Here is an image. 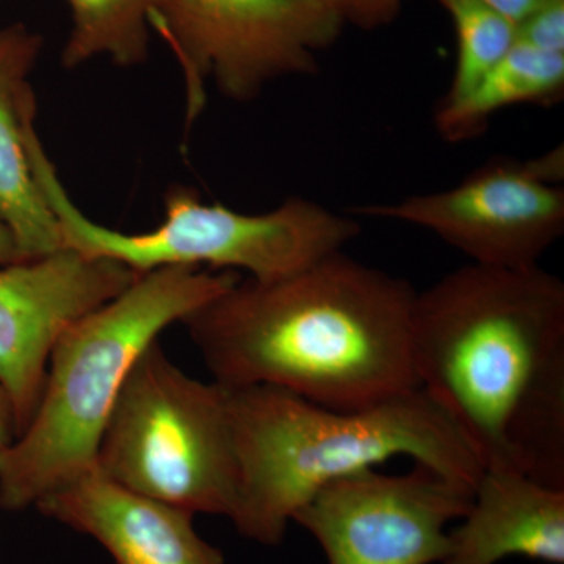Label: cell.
Here are the masks:
<instances>
[{"instance_id":"obj_8","label":"cell","mask_w":564,"mask_h":564,"mask_svg":"<svg viewBox=\"0 0 564 564\" xmlns=\"http://www.w3.org/2000/svg\"><path fill=\"white\" fill-rule=\"evenodd\" d=\"M563 148L519 162L496 158L455 187L356 207L358 217L426 229L473 263L527 269L564 232Z\"/></svg>"},{"instance_id":"obj_4","label":"cell","mask_w":564,"mask_h":564,"mask_svg":"<svg viewBox=\"0 0 564 564\" xmlns=\"http://www.w3.org/2000/svg\"><path fill=\"white\" fill-rule=\"evenodd\" d=\"M239 280L234 272L161 267L73 323L51 352L35 414L0 451V508H35L95 470L106 423L143 351Z\"/></svg>"},{"instance_id":"obj_19","label":"cell","mask_w":564,"mask_h":564,"mask_svg":"<svg viewBox=\"0 0 564 564\" xmlns=\"http://www.w3.org/2000/svg\"><path fill=\"white\" fill-rule=\"evenodd\" d=\"M477 2L518 29L522 22L543 9L551 0H477Z\"/></svg>"},{"instance_id":"obj_14","label":"cell","mask_w":564,"mask_h":564,"mask_svg":"<svg viewBox=\"0 0 564 564\" xmlns=\"http://www.w3.org/2000/svg\"><path fill=\"white\" fill-rule=\"evenodd\" d=\"M564 96V54L516 40L502 61L455 102L437 106L434 128L445 141L462 143L481 135L497 111L508 107L554 106Z\"/></svg>"},{"instance_id":"obj_10","label":"cell","mask_w":564,"mask_h":564,"mask_svg":"<svg viewBox=\"0 0 564 564\" xmlns=\"http://www.w3.org/2000/svg\"><path fill=\"white\" fill-rule=\"evenodd\" d=\"M139 274L69 248L0 267V386L13 406L17 437L35 414L62 334L124 292Z\"/></svg>"},{"instance_id":"obj_11","label":"cell","mask_w":564,"mask_h":564,"mask_svg":"<svg viewBox=\"0 0 564 564\" xmlns=\"http://www.w3.org/2000/svg\"><path fill=\"white\" fill-rule=\"evenodd\" d=\"M36 510L106 549L115 564H226L193 525V514L84 475L36 503Z\"/></svg>"},{"instance_id":"obj_12","label":"cell","mask_w":564,"mask_h":564,"mask_svg":"<svg viewBox=\"0 0 564 564\" xmlns=\"http://www.w3.org/2000/svg\"><path fill=\"white\" fill-rule=\"evenodd\" d=\"M448 536L441 564H497L508 556L564 564V489L516 470H484Z\"/></svg>"},{"instance_id":"obj_21","label":"cell","mask_w":564,"mask_h":564,"mask_svg":"<svg viewBox=\"0 0 564 564\" xmlns=\"http://www.w3.org/2000/svg\"><path fill=\"white\" fill-rule=\"evenodd\" d=\"M20 262L18 259L17 245L13 236L6 225L0 221V267L10 265V263Z\"/></svg>"},{"instance_id":"obj_22","label":"cell","mask_w":564,"mask_h":564,"mask_svg":"<svg viewBox=\"0 0 564 564\" xmlns=\"http://www.w3.org/2000/svg\"><path fill=\"white\" fill-rule=\"evenodd\" d=\"M437 2H440V3H441V6H443V7H444V6H445V3H447V0H437Z\"/></svg>"},{"instance_id":"obj_7","label":"cell","mask_w":564,"mask_h":564,"mask_svg":"<svg viewBox=\"0 0 564 564\" xmlns=\"http://www.w3.org/2000/svg\"><path fill=\"white\" fill-rule=\"evenodd\" d=\"M344 25L326 0H155L150 14L184 74L187 122L202 113L209 79L248 102L270 82L314 76Z\"/></svg>"},{"instance_id":"obj_16","label":"cell","mask_w":564,"mask_h":564,"mask_svg":"<svg viewBox=\"0 0 564 564\" xmlns=\"http://www.w3.org/2000/svg\"><path fill=\"white\" fill-rule=\"evenodd\" d=\"M456 33V63L443 104L455 102L473 90L514 46L518 35L510 22L477 0H447Z\"/></svg>"},{"instance_id":"obj_18","label":"cell","mask_w":564,"mask_h":564,"mask_svg":"<svg viewBox=\"0 0 564 564\" xmlns=\"http://www.w3.org/2000/svg\"><path fill=\"white\" fill-rule=\"evenodd\" d=\"M343 18L344 24H352L364 31L383 28L395 20L403 0H326Z\"/></svg>"},{"instance_id":"obj_17","label":"cell","mask_w":564,"mask_h":564,"mask_svg":"<svg viewBox=\"0 0 564 564\" xmlns=\"http://www.w3.org/2000/svg\"><path fill=\"white\" fill-rule=\"evenodd\" d=\"M522 43L536 50L564 54V0H551L516 29Z\"/></svg>"},{"instance_id":"obj_15","label":"cell","mask_w":564,"mask_h":564,"mask_svg":"<svg viewBox=\"0 0 564 564\" xmlns=\"http://www.w3.org/2000/svg\"><path fill=\"white\" fill-rule=\"evenodd\" d=\"M73 31L63 50L66 68H76L98 55L120 66L147 61L150 14L155 0H68Z\"/></svg>"},{"instance_id":"obj_2","label":"cell","mask_w":564,"mask_h":564,"mask_svg":"<svg viewBox=\"0 0 564 564\" xmlns=\"http://www.w3.org/2000/svg\"><path fill=\"white\" fill-rule=\"evenodd\" d=\"M415 296L343 250L280 280H239L182 323L215 383L358 410L419 388Z\"/></svg>"},{"instance_id":"obj_5","label":"cell","mask_w":564,"mask_h":564,"mask_svg":"<svg viewBox=\"0 0 564 564\" xmlns=\"http://www.w3.org/2000/svg\"><path fill=\"white\" fill-rule=\"evenodd\" d=\"M25 144L36 184L57 218L63 248L120 262L137 273L206 263L243 270L256 281L280 280L343 251L361 232L358 221L300 196L251 215L204 204L188 187L170 188L165 220L154 231H115L85 217L70 202L41 144L35 115L25 121Z\"/></svg>"},{"instance_id":"obj_1","label":"cell","mask_w":564,"mask_h":564,"mask_svg":"<svg viewBox=\"0 0 564 564\" xmlns=\"http://www.w3.org/2000/svg\"><path fill=\"white\" fill-rule=\"evenodd\" d=\"M419 388L484 470L564 489V282L540 265L467 263L417 292Z\"/></svg>"},{"instance_id":"obj_20","label":"cell","mask_w":564,"mask_h":564,"mask_svg":"<svg viewBox=\"0 0 564 564\" xmlns=\"http://www.w3.org/2000/svg\"><path fill=\"white\" fill-rule=\"evenodd\" d=\"M17 440V421H14L13 406L10 397L0 386V451L9 447Z\"/></svg>"},{"instance_id":"obj_3","label":"cell","mask_w":564,"mask_h":564,"mask_svg":"<svg viewBox=\"0 0 564 564\" xmlns=\"http://www.w3.org/2000/svg\"><path fill=\"white\" fill-rule=\"evenodd\" d=\"M226 389L239 466L229 521L258 544L280 545L296 511L325 486L397 456L470 488L484 474L421 388L358 410H334L269 386Z\"/></svg>"},{"instance_id":"obj_9","label":"cell","mask_w":564,"mask_h":564,"mask_svg":"<svg viewBox=\"0 0 564 564\" xmlns=\"http://www.w3.org/2000/svg\"><path fill=\"white\" fill-rule=\"evenodd\" d=\"M403 474L377 469L325 486L293 516L328 564H441L448 525L469 510L474 488L413 463Z\"/></svg>"},{"instance_id":"obj_13","label":"cell","mask_w":564,"mask_h":564,"mask_svg":"<svg viewBox=\"0 0 564 564\" xmlns=\"http://www.w3.org/2000/svg\"><path fill=\"white\" fill-rule=\"evenodd\" d=\"M41 39L24 25L0 31V221L9 228L20 262L63 250L57 218L44 199L25 144V121L35 113L29 73Z\"/></svg>"},{"instance_id":"obj_6","label":"cell","mask_w":564,"mask_h":564,"mask_svg":"<svg viewBox=\"0 0 564 564\" xmlns=\"http://www.w3.org/2000/svg\"><path fill=\"white\" fill-rule=\"evenodd\" d=\"M95 473L193 516L231 518L239 466L228 389L196 380L151 344L104 429Z\"/></svg>"}]
</instances>
